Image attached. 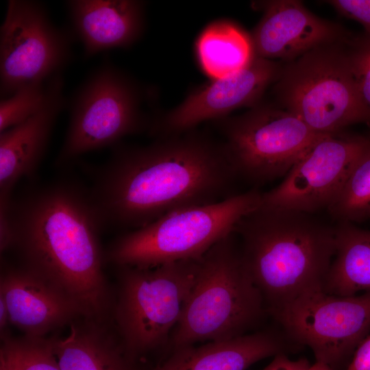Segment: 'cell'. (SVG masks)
<instances>
[{"mask_svg": "<svg viewBox=\"0 0 370 370\" xmlns=\"http://www.w3.org/2000/svg\"><path fill=\"white\" fill-rule=\"evenodd\" d=\"M234 233L270 314L303 295L323 291L336 251L334 226L313 214L259 206Z\"/></svg>", "mask_w": 370, "mask_h": 370, "instance_id": "obj_3", "label": "cell"}, {"mask_svg": "<svg viewBox=\"0 0 370 370\" xmlns=\"http://www.w3.org/2000/svg\"><path fill=\"white\" fill-rule=\"evenodd\" d=\"M51 343L61 370H129L117 346L96 328L72 324Z\"/></svg>", "mask_w": 370, "mask_h": 370, "instance_id": "obj_21", "label": "cell"}, {"mask_svg": "<svg viewBox=\"0 0 370 370\" xmlns=\"http://www.w3.org/2000/svg\"><path fill=\"white\" fill-rule=\"evenodd\" d=\"M281 69L278 62L255 55L243 69L197 88L178 106L152 120L149 132L157 138L180 134L202 122L225 118L238 108H253Z\"/></svg>", "mask_w": 370, "mask_h": 370, "instance_id": "obj_13", "label": "cell"}, {"mask_svg": "<svg viewBox=\"0 0 370 370\" xmlns=\"http://www.w3.org/2000/svg\"><path fill=\"white\" fill-rule=\"evenodd\" d=\"M196 51L202 70L212 79L243 69L255 56L250 35L228 20L208 25L197 40Z\"/></svg>", "mask_w": 370, "mask_h": 370, "instance_id": "obj_20", "label": "cell"}, {"mask_svg": "<svg viewBox=\"0 0 370 370\" xmlns=\"http://www.w3.org/2000/svg\"><path fill=\"white\" fill-rule=\"evenodd\" d=\"M369 145V136L323 135L278 186L262 194L259 206L309 214L327 210Z\"/></svg>", "mask_w": 370, "mask_h": 370, "instance_id": "obj_12", "label": "cell"}, {"mask_svg": "<svg viewBox=\"0 0 370 370\" xmlns=\"http://www.w3.org/2000/svg\"><path fill=\"white\" fill-rule=\"evenodd\" d=\"M271 315L289 340L311 349L316 362L332 370H346L370 333V291L350 296L314 291Z\"/></svg>", "mask_w": 370, "mask_h": 370, "instance_id": "obj_11", "label": "cell"}, {"mask_svg": "<svg viewBox=\"0 0 370 370\" xmlns=\"http://www.w3.org/2000/svg\"><path fill=\"white\" fill-rule=\"evenodd\" d=\"M199 260L151 268L119 266L122 284L116 317L128 349H151L173 332L195 283Z\"/></svg>", "mask_w": 370, "mask_h": 370, "instance_id": "obj_9", "label": "cell"}, {"mask_svg": "<svg viewBox=\"0 0 370 370\" xmlns=\"http://www.w3.org/2000/svg\"><path fill=\"white\" fill-rule=\"evenodd\" d=\"M234 234L200 258L195 283L172 332L176 349L246 334L267 312L234 245Z\"/></svg>", "mask_w": 370, "mask_h": 370, "instance_id": "obj_4", "label": "cell"}, {"mask_svg": "<svg viewBox=\"0 0 370 370\" xmlns=\"http://www.w3.org/2000/svg\"><path fill=\"white\" fill-rule=\"evenodd\" d=\"M0 370H61L51 340L25 336L23 339H3Z\"/></svg>", "mask_w": 370, "mask_h": 370, "instance_id": "obj_23", "label": "cell"}, {"mask_svg": "<svg viewBox=\"0 0 370 370\" xmlns=\"http://www.w3.org/2000/svg\"><path fill=\"white\" fill-rule=\"evenodd\" d=\"M51 78L24 86L0 100V133L26 121L44 107L50 95Z\"/></svg>", "mask_w": 370, "mask_h": 370, "instance_id": "obj_24", "label": "cell"}, {"mask_svg": "<svg viewBox=\"0 0 370 370\" xmlns=\"http://www.w3.org/2000/svg\"><path fill=\"white\" fill-rule=\"evenodd\" d=\"M327 210L338 223H354L370 218V145Z\"/></svg>", "mask_w": 370, "mask_h": 370, "instance_id": "obj_22", "label": "cell"}, {"mask_svg": "<svg viewBox=\"0 0 370 370\" xmlns=\"http://www.w3.org/2000/svg\"><path fill=\"white\" fill-rule=\"evenodd\" d=\"M112 148L89 189L101 230H136L234 195L238 177L228 155L221 140L206 134L193 130L145 146L119 143Z\"/></svg>", "mask_w": 370, "mask_h": 370, "instance_id": "obj_1", "label": "cell"}, {"mask_svg": "<svg viewBox=\"0 0 370 370\" xmlns=\"http://www.w3.org/2000/svg\"><path fill=\"white\" fill-rule=\"evenodd\" d=\"M352 71L361 101L370 116V37L352 36L349 42Z\"/></svg>", "mask_w": 370, "mask_h": 370, "instance_id": "obj_25", "label": "cell"}, {"mask_svg": "<svg viewBox=\"0 0 370 370\" xmlns=\"http://www.w3.org/2000/svg\"><path fill=\"white\" fill-rule=\"evenodd\" d=\"M310 367L311 365L306 358L291 360L286 354H278L262 370H310Z\"/></svg>", "mask_w": 370, "mask_h": 370, "instance_id": "obj_28", "label": "cell"}, {"mask_svg": "<svg viewBox=\"0 0 370 370\" xmlns=\"http://www.w3.org/2000/svg\"><path fill=\"white\" fill-rule=\"evenodd\" d=\"M327 3L340 15L360 23L364 34L370 37V0H331Z\"/></svg>", "mask_w": 370, "mask_h": 370, "instance_id": "obj_26", "label": "cell"}, {"mask_svg": "<svg viewBox=\"0 0 370 370\" xmlns=\"http://www.w3.org/2000/svg\"><path fill=\"white\" fill-rule=\"evenodd\" d=\"M310 370H332L329 366L327 365L316 362L314 364L311 365Z\"/></svg>", "mask_w": 370, "mask_h": 370, "instance_id": "obj_31", "label": "cell"}, {"mask_svg": "<svg viewBox=\"0 0 370 370\" xmlns=\"http://www.w3.org/2000/svg\"><path fill=\"white\" fill-rule=\"evenodd\" d=\"M75 40L69 27L53 23L41 1L9 0L0 27L1 99L62 73Z\"/></svg>", "mask_w": 370, "mask_h": 370, "instance_id": "obj_10", "label": "cell"}, {"mask_svg": "<svg viewBox=\"0 0 370 370\" xmlns=\"http://www.w3.org/2000/svg\"><path fill=\"white\" fill-rule=\"evenodd\" d=\"M10 323L30 337L45 333L83 314L79 306L56 286L25 268L8 272L1 280Z\"/></svg>", "mask_w": 370, "mask_h": 370, "instance_id": "obj_17", "label": "cell"}, {"mask_svg": "<svg viewBox=\"0 0 370 370\" xmlns=\"http://www.w3.org/2000/svg\"><path fill=\"white\" fill-rule=\"evenodd\" d=\"M256 189L234 194L221 201L182 208L119 236L107 257L118 266L151 268L201 258L238 221L259 206Z\"/></svg>", "mask_w": 370, "mask_h": 370, "instance_id": "obj_5", "label": "cell"}, {"mask_svg": "<svg viewBox=\"0 0 370 370\" xmlns=\"http://www.w3.org/2000/svg\"><path fill=\"white\" fill-rule=\"evenodd\" d=\"M64 86L62 73L53 75L44 107L26 121L0 133V197H12L21 179L36 173L57 118L66 107Z\"/></svg>", "mask_w": 370, "mask_h": 370, "instance_id": "obj_16", "label": "cell"}, {"mask_svg": "<svg viewBox=\"0 0 370 370\" xmlns=\"http://www.w3.org/2000/svg\"><path fill=\"white\" fill-rule=\"evenodd\" d=\"M214 122L238 178L256 185L286 175L324 135L283 108L260 103Z\"/></svg>", "mask_w": 370, "mask_h": 370, "instance_id": "obj_8", "label": "cell"}, {"mask_svg": "<svg viewBox=\"0 0 370 370\" xmlns=\"http://www.w3.org/2000/svg\"><path fill=\"white\" fill-rule=\"evenodd\" d=\"M10 197H0V249L1 252L14 245V232L10 213Z\"/></svg>", "mask_w": 370, "mask_h": 370, "instance_id": "obj_27", "label": "cell"}, {"mask_svg": "<svg viewBox=\"0 0 370 370\" xmlns=\"http://www.w3.org/2000/svg\"><path fill=\"white\" fill-rule=\"evenodd\" d=\"M262 18L249 34L256 56L289 62L322 45L351 35L339 24L323 19L297 0L257 1Z\"/></svg>", "mask_w": 370, "mask_h": 370, "instance_id": "obj_14", "label": "cell"}, {"mask_svg": "<svg viewBox=\"0 0 370 370\" xmlns=\"http://www.w3.org/2000/svg\"><path fill=\"white\" fill-rule=\"evenodd\" d=\"M352 36L322 45L282 67L275 92L284 109L323 134L370 123L353 76L349 52Z\"/></svg>", "mask_w": 370, "mask_h": 370, "instance_id": "obj_6", "label": "cell"}, {"mask_svg": "<svg viewBox=\"0 0 370 370\" xmlns=\"http://www.w3.org/2000/svg\"><path fill=\"white\" fill-rule=\"evenodd\" d=\"M144 96L134 79L105 58L67 100L69 125L56 167L68 166L83 154L149 131L152 120L143 110Z\"/></svg>", "mask_w": 370, "mask_h": 370, "instance_id": "obj_7", "label": "cell"}, {"mask_svg": "<svg viewBox=\"0 0 370 370\" xmlns=\"http://www.w3.org/2000/svg\"><path fill=\"white\" fill-rule=\"evenodd\" d=\"M10 213L14 246L26 268L66 293L84 315L101 314L106 302L101 227L89 189L59 178L12 198Z\"/></svg>", "mask_w": 370, "mask_h": 370, "instance_id": "obj_2", "label": "cell"}, {"mask_svg": "<svg viewBox=\"0 0 370 370\" xmlns=\"http://www.w3.org/2000/svg\"><path fill=\"white\" fill-rule=\"evenodd\" d=\"M346 370H370V334L358 345Z\"/></svg>", "mask_w": 370, "mask_h": 370, "instance_id": "obj_29", "label": "cell"}, {"mask_svg": "<svg viewBox=\"0 0 370 370\" xmlns=\"http://www.w3.org/2000/svg\"><path fill=\"white\" fill-rule=\"evenodd\" d=\"M8 323H10V317L7 304L3 295H0V328L1 334L4 333Z\"/></svg>", "mask_w": 370, "mask_h": 370, "instance_id": "obj_30", "label": "cell"}, {"mask_svg": "<svg viewBox=\"0 0 370 370\" xmlns=\"http://www.w3.org/2000/svg\"><path fill=\"white\" fill-rule=\"evenodd\" d=\"M299 348L283 331L258 332L178 348L153 370H247L260 360Z\"/></svg>", "mask_w": 370, "mask_h": 370, "instance_id": "obj_18", "label": "cell"}, {"mask_svg": "<svg viewBox=\"0 0 370 370\" xmlns=\"http://www.w3.org/2000/svg\"><path fill=\"white\" fill-rule=\"evenodd\" d=\"M70 26L83 47L84 58L114 49H128L145 27L146 2L138 0L64 1Z\"/></svg>", "mask_w": 370, "mask_h": 370, "instance_id": "obj_15", "label": "cell"}, {"mask_svg": "<svg viewBox=\"0 0 370 370\" xmlns=\"http://www.w3.org/2000/svg\"><path fill=\"white\" fill-rule=\"evenodd\" d=\"M335 227L336 251L323 291L350 296L370 291V230L341 222Z\"/></svg>", "mask_w": 370, "mask_h": 370, "instance_id": "obj_19", "label": "cell"}]
</instances>
